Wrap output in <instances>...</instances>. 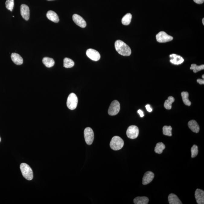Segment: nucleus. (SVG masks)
I'll return each mask as SVG.
<instances>
[{"label":"nucleus","instance_id":"13","mask_svg":"<svg viewBox=\"0 0 204 204\" xmlns=\"http://www.w3.org/2000/svg\"><path fill=\"white\" fill-rule=\"evenodd\" d=\"M154 177V174L151 171H148L144 174L142 178V184L144 185H147L153 180Z\"/></svg>","mask_w":204,"mask_h":204},{"label":"nucleus","instance_id":"37","mask_svg":"<svg viewBox=\"0 0 204 204\" xmlns=\"http://www.w3.org/2000/svg\"><path fill=\"white\" fill-rule=\"evenodd\" d=\"M48 1H53V0H48Z\"/></svg>","mask_w":204,"mask_h":204},{"label":"nucleus","instance_id":"8","mask_svg":"<svg viewBox=\"0 0 204 204\" xmlns=\"http://www.w3.org/2000/svg\"><path fill=\"white\" fill-rule=\"evenodd\" d=\"M157 41L160 43H165L171 41L173 37L166 33L164 31H160L156 35Z\"/></svg>","mask_w":204,"mask_h":204},{"label":"nucleus","instance_id":"22","mask_svg":"<svg viewBox=\"0 0 204 204\" xmlns=\"http://www.w3.org/2000/svg\"><path fill=\"white\" fill-rule=\"evenodd\" d=\"M181 97L183 99V102L186 105L190 106L191 105V103L189 100V93L187 92L183 91L181 93Z\"/></svg>","mask_w":204,"mask_h":204},{"label":"nucleus","instance_id":"36","mask_svg":"<svg viewBox=\"0 0 204 204\" xmlns=\"http://www.w3.org/2000/svg\"><path fill=\"white\" fill-rule=\"evenodd\" d=\"M1 138L0 137V142H1Z\"/></svg>","mask_w":204,"mask_h":204},{"label":"nucleus","instance_id":"33","mask_svg":"<svg viewBox=\"0 0 204 204\" xmlns=\"http://www.w3.org/2000/svg\"><path fill=\"white\" fill-rule=\"evenodd\" d=\"M138 113H139L141 117H142L144 116V114L142 110H139L138 111Z\"/></svg>","mask_w":204,"mask_h":204},{"label":"nucleus","instance_id":"14","mask_svg":"<svg viewBox=\"0 0 204 204\" xmlns=\"http://www.w3.org/2000/svg\"><path fill=\"white\" fill-rule=\"evenodd\" d=\"M171 58L170 62L172 64H175V65H179L182 64L184 62V59L180 55L172 54L170 56Z\"/></svg>","mask_w":204,"mask_h":204},{"label":"nucleus","instance_id":"11","mask_svg":"<svg viewBox=\"0 0 204 204\" xmlns=\"http://www.w3.org/2000/svg\"><path fill=\"white\" fill-rule=\"evenodd\" d=\"M195 198L196 202L198 204L204 203V192L200 189H196L195 192Z\"/></svg>","mask_w":204,"mask_h":204},{"label":"nucleus","instance_id":"9","mask_svg":"<svg viewBox=\"0 0 204 204\" xmlns=\"http://www.w3.org/2000/svg\"><path fill=\"white\" fill-rule=\"evenodd\" d=\"M86 55L90 59L94 61H98L100 59V53L95 49H90L86 51Z\"/></svg>","mask_w":204,"mask_h":204},{"label":"nucleus","instance_id":"31","mask_svg":"<svg viewBox=\"0 0 204 204\" xmlns=\"http://www.w3.org/2000/svg\"><path fill=\"white\" fill-rule=\"evenodd\" d=\"M196 3L199 4H202L204 2V0H193Z\"/></svg>","mask_w":204,"mask_h":204},{"label":"nucleus","instance_id":"2","mask_svg":"<svg viewBox=\"0 0 204 204\" xmlns=\"http://www.w3.org/2000/svg\"><path fill=\"white\" fill-rule=\"evenodd\" d=\"M21 171L24 177L28 180H31L33 178L32 169L29 165L25 163H22L20 165Z\"/></svg>","mask_w":204,"mask_h":204},{"label":"nucleus","instance_id":"32","mask_svg":"<svg viewBox=\"0 0 204 204\" xmlns=\"http://www.w3.org/2000/svg\"><path fill=\"white\" fill-rule=\"evenodd\" d=\"M197 82L200 84H204V79H198L197 80Z\"/></svg>","mask_w":204,"mask_h":204},{"label":"nucleus","instance_id":"20","mask_svg":"<svg viewBox=\"0 0 204 204\" xmlns=\"http://www.w3.org/2000/svg\"><path fill=\"white\" fill-rule=\"evenodd\" d=\"M43 62L45 65L48 68L53 66L55 64V61L52 58L45 57L43 59Z\"/></svg>","mask_w":204,"mask_h":204},{"label":"nucleus","instance_id":"26","mask_svg":"<svg viewBox=\"0 0 204 204\" xmlns=\"http://www.w3.org/2000/svg\"><path fill=\"white\" fill-rule=\"evenodd\" d=\"M172 128L171 126H165L163 127V134L165 135L171 136Z\"/></svg>","mask_w":204,"mask_h":204},{"label":"nucleus","instance_id":"25","mask_svg":"<svg viewBox=\"0 0 204 204\" xmlns=\"http://www.w3.org/2000/svg\"><path fill=\"white\" fill-rule=\"evenodd\" d=\"M165 148V146L163 142H158L156 145L155 148V152L157 154H161Z\"/></svg>","mask_w":204,"mask_h":204},{"label":"nucleus","instance_id":"16","mask_svg":"<svg viewBox=\"0 0 204 204\" xmlns=\"http://www.w3.org/2000/svg\"><path fill=\"white\" fill-rule=\"evenodd\" d=\"M11 58L13 62L16 65H21L23 63V58L18 54L15 53H12Z\"/></svg>","mask_w":204,"mask_h":204},{"label":"nucleus","instance_id":"23","mask_svg":"<svg viewBox=\"0 0 204 204\" xmlns=\"http://www.w3.org/2000/svg\"><path fill=\"white\" fill-rule=\"evenodd\" d=\"M132 15L130 13H127L123 18L122 23L124 25H128L131 22Z\"/></svg>","mask_w":204,"mask_h":204},{"label":"nucleus","instance_id":"35","mask_svg":"<svg viewBox=\"0 0 204 204\" xmlns=\"http://www.w3.org/2000/svg\"><path fill=\"white\" fill-rule=\"evenodd\" d=\"M202 78H203V79H204V75H202Z\"/></svg>","mask_w":204,"mask_h":204},{"label":"nucleus","instance_id":"27","mask_svg":"<svg viewBox=\"0 0 204 204\" xmlns=\"http://www.w3.org/2000/svg\"><path fill=\"white\" fill-rule=\"evenodd\" d=\"M190 69L193 70V72L194 73H197L198 72L204 69V65L203 64V65L198 66L196 64H192L191 67H190Z\"/></svg>","mask_w":204,"mask_h":204},{"label":"nucleus","instance_id":"30","mask_svg":"<svg viewBox=\"0 0 204 204\" xmlns=\"http://www.w3.org/2000/svg\"><path fill=\"white\" fill-rule=\"evenodd\" d=\"M145 107H146L147 111H148V112H151L152 111V109L151 108L150 105H147L145 106Z\"/></svg>","mask_w":204,"mask_h":204},{"label":"nucleus","instance_id":"4","mask_svg":"<svg viewBox=\"0 0 204 204\" xmlns=\"http://www.w3.org/2000/svg\"><path fill=\"white\" fill-rule=\"evenodd\" d=\"M78 103V99L76 94L73 93L70 94L67 98V107L70 110H74L77 107Z\"/></svg>","mask_w":204,"mask_h":204},{"label":"nucleus","instance_id":"10","mask_svg":"<svg viewBox=\"0 0 204 204\" xmlns=\"http://www.w3.org/2000/svg\"><path fill=\"white\" fill-rule=\"evenodd\" d=\"M73 20L75 23L78 26L81 28H85L86 26V22L81 16L77 14H74L73 16Z\"/></svg>","mask_w":204,"mask_h":204},{"label":"nucleus","instance_id":"12","mask_svg":"<svg viewBox=\"0 0 204 204\" xmlns=\"http://www.w3.org/2000/svg\"><path fill=\"white\" fill-rule=\"evenodd\" d=\"M21 14L22 17L25 20L28 21L30 18V9L29 7L25 4L21 6Z\"/></svg>","mask_w":204,"mask_h":204},{"label":"nucleus","instance_id":"34","mask_svg":"<svg viewBox=\"0 0 204 204\" xmlns=\"http://www.w3.org/2000/svg\"><path fill=\"white\" fill-rule=\"evenodd\" d=\"M202 24H203V25H204V18L202 19Z\"/></svg>","mask_w":204,"mask_h":204},{"label":"nucleus","instance_id":"19","mask_svg":"<svg viewBox=\"0 0 204 204\" xmlns=\"http://www.w3.org/2000/svg\"><path fill=\"white\" fill-rule=\"evenodd\" d=\"M149 199L146 196H138L135 198L133 202L135 204H147L148 203Z\"/></svg>","mask_w":204,"mask_h":204},{"label":"nucleus","instance_id":"15","mask_svg":"<svg viewBox=\"0 0 204 204\" xmlns=\"http://www.w3.org/2000/svg\"><path fill=\"white\" fill-rule=\"evenodd\" d=\"M46 17L49 20L52 21L55 23H58L59 19L58 14L52 10H49L46 13Z\"/></svg>","mask_w":204,"mask_h":204},{"label":"nucleus","instance_id":"17","mask_svg":"<svg viewBox=\"0 0 204 204\" xmlns=\"http://www.w3.org/2000/svg\"><path fill=\"white\" fill-rule=\"evenodd\" d=\"M189 128L193 132L197 133L199 130V127L196 121L194 120H192L189 121L188 123Z\"/></svg>","mask_w":204,"mask_h":204},{"label":"nucleus","instance_id":"24","mask_svg":"<svg viewBox=\"0 0 204 204\" xmlns=\"http://www.w3.org/2000/svg\"><path fill=\"white\" fill-rule=\"evenodd\" d=\"M74 62L70 58H66L64 59V67L66 68H70L74 65Z\"/></svg>","mask_w":204,"mask_h":204},{"label":"nucleus","instance_id":"29","mask_svg":"<svg viewBox=\"0 0 204 204\" xmlns=\"http://www.w3.org/2000/svg\"><path fill=\"white\" fill-rule=\"evenodd\" d=\"M191 157L192 158H194V157L197 155L198 152V146L196 145H193L191 149Z\"/></svg>","mask_w":204,"mask_h":204},{"label":"nucleus","instance_id":"21","mask_svg":"<svg viewBox=\"0 0 204 204\" xmlns=\"http://www.w3.org/2000/svg\"><path fill=\"white\" fill-rule=\"evenodd\" d=\"M175 101V99L172 96L168 97L164 103V107L167 110H170L172 108V104Z\"/></svg>","mask_w":204,"mask_h":204},{"label":"nucleus","instance_id":"7","mask_svg":"<svg viewBox=\"0 0 204 204\" xmlns=\"http://www.w3.org/2000/svg\"><path fill=\"white\" fill-rule=\"evenodd\" d=\"M139 128L134 125L130 126L127 129L126 132L127 137L132 139H136L139 136Z\"/></svg>","mask_w":204,"mask_h":204},{"label":"nucleus","instance_id":"6","mask_svg":"<svg viewBox=\"0 0 204 204\" xmlns=\"http://www.w3.org/2000/svg\"><path fill=\"white\" fill-rule=\"evenodd\" d=\"M84 136L85 142L88 145H91L94 140V132L90 127H87L84 131Z\"/></svg>","mask_w":204,"mask_h":204},{"label":"nucleus","instance_id":"3","mask_svg":"<svg viewBox=\"0 0 204 204\" xmlns=\"http://www.w3.org/2000/svg\"><path fill=\"white\" fill-rule=\"evenodd\" d=\"M124 145V141L118 136H114L110 142L111 148L114 151H118L121 149Z\"/></svg>","mask_w":204,"mask_h":204},{"label":"nucleus","instance_id":"18","mask_svg":"<svg viewBox=\"0 0 204 204\" xmlns=\"http://www.w3.org/2000/svg\"><path fill=\"white\" fill-rule=\"evenodd\" d=\"M168 201L170 204H182V202L178 196L174 193H171L168 196Z\"/></svg>","mask_w":204,"mask_h":204},{"label":"nucleus","instance_id":"28","mask_svg":"<svg viewBox=\"0 0 204 204\" xmlns=\"http://www.w3.org/2000/svg\"><path fill=\"white\" fill-rule=\"evenodd\" d=\"M5 6L7 9L11 11H12L14 6V0H7Z\"/></svg>","mask_w":204,"mask_h":204},{"label":"nucleus","instance_id":"1","mask_svg":"<svg viewBox=\"0 0 204 204\" xmlns=\"http://www.w3.org/2000/svg\"><path fill=\"white\" fill-rule=\"evenodd\" d=\"M115 48L120 55L123 56H129L131 54V50L128 45L121 40H117L115 43Z\"/></svg>","mask_w":204,"mask_h":204},{"label":"nucleus","instance_id":"5","mask_svg":"<svg viewBox=\"0 0 204 204\" xmlns=\"http://www.w3.org/2000/svg\"><path fill=\"white\" fill-rule=\"evenodd\" d=\"M120 109V105L119 102L114 100L112 102L108 110L109 114L111 116H114L119 113Z\"/></svg>","mask_w":204,"mask_h":204}]
</instances>
